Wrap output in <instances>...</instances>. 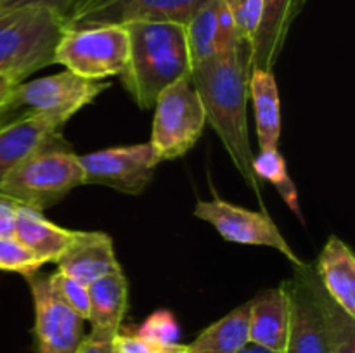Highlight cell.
I'll return each mask as SVG.
<instances>
[{
  "label": "cell",
  "instance_id": "cell-19",
  "mask_svg": "<svg viewBox=\"0 0 355 353\" xmlns=\"http://www.w3.org/2000/svg\"><path fill=\"white\" fill-rule=\"evenodd\" d=\"M319 282L338 307L355 318V256L338 235H329L315 265Z\"/></svg>",
  "mask_w": 355,
  "mask_h": 353
},
{
  "label": "cell",
  "instance_id": "cell-24",
  "mask_svg": "<svg viewBox=\"0 0 355 353\" xmlns=\"http://www.w3.org/2000/svg\"><path fill=\"white\" fill-rule=\"evenodd\" d=\"M253 173L259 180H267V182L272 183L277 192H279V196L283 197L284 203L288 204V208L304 221L297 187H295L290 172H288L286 159L277 151V147L260 151L255 156V159H253Z\"/></svg>",
  "mask_w": 355,
  "mask_h": 353
},
{
  "label": "cell",
  "instance_id": "cell-29",
  "mask_svg": "<svg viewBox=\"0 0 355 353\" xmlns=\"http://www.w3.org/2000/svg\"><path fill=\"white\" fill-rule=\"evenodd\" d=\"M137 334L159 343H179V325L170 311H156L139 327Z\"/></svg>",
  "mask_w": 355,
  "mask_h": 353
},
{
  "label": "cell",
  "instance_id": "cell-9",
  "mask_svg": "<svg viewBox=\"0 0 355 353\" xmlns=\"http://www.w3.org/2000/svg\"><path fill=\"white\" fill-rule=\"evenodd\" d=\"M208 0H82L64 19V30L166 21L186 24Z\"/></svg>",
  "mask_w": 355,
  "mask_h": 353
},
{
  "label": "cell",
  "instance_id": "cell-13",
  "mask_svg": "<svg viewBox=\"0 0 355 353\" xmlns=\"http://www.w3.org/2000/svg\"><path fill=\"white\" fill-rule=\"evenodd\" d=\"M191 64L243 45L231 12L222 0H208L186 23Z\"/></svg>",
  "mask_w": 355,
  "mask_h": 353
},
{
  "label": "cell",
  "instance_id": "cell-31",
  "mask_svg": "<svg viewBox=\"0 0 355 353\" xmlns=\"http://www.w3.org/2000/svg\"><path fill=\"white\" fill-rule=\"evenodd\" d=\"M17 203L0 194V239L14 237Z\"/></svg>",
  "mask_w": 355,
  "mask_h": 353
},
{
  "label": "cell",
  "instance_id": "cell-33",
  "mask_svg": "<svg viewBox=\"0 0 355 353\" xmlns=\"http://www.w3.org/2000/svg\"><path fill=\"white\" fill-rule=\"evenodd\" d=\"M17 85V82L14 78L7 75H0V111L6 109L7 102H9L10 96H12L14 87Z\"/></svg>",
  "mask_w": 355,
  "mask_h": 353
},
{
  "label": "cell",
  "instance_id": "cell-10",
  "mask_svg": "<svg viewBox=\"0 0 355 353\" xmlns=\"http://www.w3.org/2000/svg\"><path fill=\"white\" fill-rule=\"evenodd\" d=\"M83 170V182L106 185L118 192H144L155 176L159 158L149 142L135 145L99 149L80 156Z\"/></svg>",
  "mask_w": 355,
  "mask_h": 353
},
{
  "label": "cell",
  "instance_id": "cell-15",
  "mask_svg": "<svg viewBox=\"0 0 355 353\" xmlns=\"http://www.w3.org/2000/svg\"><path fill=\"white\" fill-rule=\"evenodd\" d=\"M55 263L58 272L85 286L121 269L114 255L113 239L106 232L80 230L78 239L62 253Z\"/></svg>",
  "mask_w": 355,
  "mask_h": 353
},
{
  "label": "cell",
  "instance_id": "cell-14",
  "mask_svg": "<svg viewBox=\"0 0 355 353\" xmlns=\"http://www.w3.org/2000/svg\"><path fill=\"white\" fill-rule=\"evenodd\" d=\"M64 114L30 113L10 121L0 130V180L10 168L33 154L68 123Z\"/></svg>",
  "mask_w": 355,
  "mask_h": 353
},
{
  "label": "cell",
  "instance_id": "cell-28",
  "mask_svg": "<svg viewBox=\"0 0 355 353\" xmlns=\"http://www.w3.org/2000/svg\"><path fill=\"white\" fill-rule=\"evenodd\" d=\"M118 353H184L182 343H159L137 332H118L113 339Z\"/></svg>",
  "mask_w": 355,
  "mask_h": 353
},
{
  "label": "cell",
  "instance_id": "cell-2",
  "mask_svg": "<svg viewBox=\"0 0 355 353\" xmlns=\"http://www.w3.org/2000/svg\"><path fill=\"white\" fill-rule=\"evenodd\" d=\"M123 26L128 33V59L120 73L121 83L141 109H151L166 87L191 76L186 24L135 21Z\"/></svg>",
  "mask_w": 355,
  "mask_h": 353
},
{
  "label": "cell",
  "instance_id": "cell-6",
  "mask_svg": "<svg viewBox=\"0 0 355 353\" xmlns=\"http://www.w3.org/2000/svg\"><path fill=\"white\" fill-rule=\"evenodd\" d=\"M128 59V33L123 24L64 30L54 48V64L87 80L120 75Z\"/></svg>",
  "mask_w": 355,
  "mask_h": 353
},
{
  "label": "cell",
  "instance_id": "cell-30",
  "mask_svg": "<svg viewBox=\"0 0 355 353\" xmlns=\"http://www.w3.org/2000/svg\"><path fill=\"white\" fill-rule=\"evenodd\" d=\"M82 0H0V12L19 9H42L58 14L62 21L71 14Z\"/></svg>",
  "mask_w": 355,
  "mask_h": 353
},
{
  "label": "cell",
  "instance_id": "cell-3",
  "mask_svg": "<svg viewBox=\"0 0 355 353\" xmlns=\"http://www.w3.org/2000/svg\"><path fill=\"white\" fill-rule=\"evenodd\" d=\"M83 183L80 156L59 132L2 176L0 194L21 206L44 211Z\"/></svg>",
  "mask_w": 355,
  "mask_h": 353
},
{
  "label": "cell",
  "instance_id": "cell-8",
  "mask_svg": "<svg viewBox=\"0 0 355 353\" xmlns=\"http://www.w3.org/2000/svg\"><path fill=\"white\" fill-rule=\"evenodd\" d=\"M110 87V82L87 80L64 69L45 78L17 83L7 106L17 111L64 114L71 118Z\"/></svg>",
  "mask_w": 355,
  "mask_h": 353
},
{
  "label": "cell",
  "instance_id": "cell-12",
  "mask_svg": "<svg viewBox=\"0 0 355 353\" xmlns=\"http://www.w3.org/2000/svg\"><path fill=\"white\" fill-rule=\"evenodd\" d=\"M283 284L290 301V329L283 353H328L324 318L300 270L295 266V275Z\"/></svg>",
  "mask_w": 355,
  "mask_h": 353
},
{
  "label": "cell",
  "instance_id": "cell-17",
  "mask_svg": "<svg viewBox=\"0 0 355 353\" xmlns=\"http://www.w3.org/2000/svg\"><path fill=\"white\" fill-rule=\"evenodd\" d=\"M89 320L92 324L89 336L113 341L121 331V322L128 308V280L123 270H114L89 284Z\"/></svg>",
  "mask_w": 355,
  "mask_h": 353
},
{
  "label": "cell",
  "instance_id": "cell-1",
  "mask_svg": "<svg viewBox=\"0 0 355 353\" xmlns=\"http://www.w3.org/2000/svg\"><path fill=\"white\" fill-rule=\"evenodd\" d=\"M250 75L252 54L245 45L201 61L191 69V82L203 102L207 123L217 132L231 163L236 166L250 189L262 199V185L253 173V154L248 135Z\"/></svg>",
  "mask_w": 355,
  "mask_h": 353
},
{
  "label": "cell",
  "instance_id": "cell-23",
  "mask_svg": "<svg viewBox=\"0 0 355 353\" xmlns=\"http://www.w3.org/2000/svg\"><path fill=\"white\" fill-rule=\"evenodd\" d=\"M297 269L304 275L305 282L309 284L319 308H321L326 338H328V353H355V318L350 317L342 307H338L331 300L311 265L305 263Z\"/></svg>",
  "mask_w": 355,
  "mask_h": 353
},
{
  "label": "cell",
  "instance_id": "cell-5",
  "mask_svg": "<svg viewBox=\"0 0 355 353\" xmlns=\"http://www.w3.org/2000/svg\"><path fill=\"white\" fill-rule=\"evenodd\" d=\"M155 120L149 144L159 161H170L187 154L207 125L203 102L191 76L166 87L155 102Z\"/></svg>",
  "mask_w": 355,
  "mask_h": 353
},
{
  "label": "cell",
  "instance_id": "cell-16",
  "mask_svg": "<svg viewBox=\"0 0 355 353\" xmlns=\"http://www.w3.org/2000/svg\"><path fill=\"white\" fill-rule=\"evenodd\" d=\"M290 329V301L284 284L260 291L250 301V343L283 353Z\"/></svg>",
  "mask_w": 355,
  "mask_h": 353
},
{
  "label": "cell",
  "instance_id": "cell-25",
  "mask_svg": "<svg viewBox=\"0 0 355 353\" xmlns=\"http://www.w3.org/2000/svg\"><path fill=\"white\" fill-rule=\"evenodd\" d=\"M222 2L225 3L234 19L239 40L252 54L257 31H259L260 21H262L263 0H222Z\"/></svg>",
  "mask_w": 355,
  "mask_h": 353
},
{
  "label": "cell",
  "instance_id": "cell-22",
  "mask_svg": "<svg viewBox=\"0 0 355 353\" xmlns=\"http://www.w3.org/2000/svg\"><path fill=\"white\" fill-rule=\"evenodd\" d=\"M250 301L239 305L227 315L218 318L196 339L186 345L184 353H238L250 343L248 336Z\"/></svg>",
  "mask_w": 355,
  "mask_h": 353
},
{
  "label": "cell",
  "instance_id": "cell-4",
  "mask_svg": "<svg viewBox=\"0 0 355 353\" xmlns=\"http://www.w3.org/2000/svg\"><path fill=\"white\" fill-rule=\"evenodd\" d=\"M64 31L58 14L42 9L0 12V75L21 83L54 64V48Z\"/></svg>",
  "mask_w": 355,
  "mask_h": 353
},
{
  "label": "cell",
  "instance_id": "cell-11",
  "mask_svg": "<svg viewBox=\"0 0 355 353\" xmlns=\"http://www.w3.org/2000/svg\"><path fill=\"white\" fill-rule=\"evenodd\" d=\"M30 286L35 310L37 353H75L83 336V318L62 301L40 270L24 277Z\"/></svg>",
  "mask_w": 355,
  "mask_h": 353
},
{
  "label": "cell",
  "instance_id": "cell-20",
  "mask_svg": "<svg viewBox=\"0 0 355 353\" xmlns=\"http://www.w3.org/2000/svg\"><path fill=\"white\" fill-rule=\"evenodd\" d=\"M78 235L80 230L59 227L47 220L42 211L17 204L14 237L40 256L45 263L58 262Z\"/></svg>",
  "mask_w": 355,
  "mask_h": 353
},
{
  "label": "cell",
  "instance_id": "cell-18",
  "mask_svg": "<svg viewBox=\"0 0 355 353\" xmlns=\"http://www.w3.org/2000/svg\"><path fill=\"white\" fill-rule=\"evenodd\" d=\"M304 6L305 0H263L262 21L252 48V71L274 68Z\"/></svg>",
  "mask_w": 355,
  "mask_h": 353
},
{
  "label": "cell",
  "instance_id": "cell-32",
  "mask_svg": "<svg viewBox=\"0 0 355 353\" xmlns=\"http://www.w3.org/2000/svg\"><path fill=\"white\" fill-rule=\"evenodd\" d=\"M75 353H118L113 341L107 339H96L92 336H85L76 348Z\"/></svg>",
  "mask_w": 355,
  "mask_h": 353
},
{
  "label": "cell",
  "instance_id": "cell-26",
  "mask_svg": "<svg viewBox=\"0 0 355 353\" xmlns=\"http://www.w3.org/2000/svg\"><path fill=\"white\" fill-rule=\"evenodd\" d=\"M45 265L44 260L16 237L0 239V270L21 273L23 277L38 272Z\"/></svg>",
  "mask_w": 355,
  "mask_h": 353
},
{
  "label": "cell",
  "instance_id": "cell-27",
  "mask_svg": "<svg viewBox=\"0 0 355 353\" xmlns=\"http://www.w3.org/2000/svg\"><path fill=\"white\" fill-rule=\"evenodd\" d=\"M51 284L54 286L55 293L62 298L66 305L71 310H75L83 320H89L90 314V300H89V286L64 275L61 272L51 273Z\"/></svg>",
  "mask_w": 355,
  "mask_h": 353
},
{
  "label": "cell",
  "instance_id": "cell-35",
  "mask_svg": "<svg viewBox=\"0 0 355 353\" xmlns=\"http://www.w3.org/2000/svg\"><path fill=\"white\" fill-rule=\"evenodd\" d=\"M238 353H276V352H270V350L262 348V346H257V345H253V343H248V345H246L245 348Z\"/></svg>",
  "mask_w": 355,
  "mask_h": 353
},
{
  "label": "cell",
  "instance_id": "cell-21",
  "mask_svg": "<svg viewBox=\"0 0 355 353\" xmlns=\"http://www.w3.org/2000/svg\"><path fill=\"white\" fill-rule=\"evenodd\" d=\"M250 97L255 111L260 151L276 149L281 137V102L272 69H253L250 75Z\"/></svg>",
  "mask_w": 355,
  "mask_h": 353
},
{
  "label": "cell",
  "instance_id": "cell-34",
  "mask_svg": "<svg viewBox=\"0 0 355 353\" xmlns=\"http://www.w3.org/2000/svg\"><path fill=\"white\" fill-rule=\"evenodd\" d=\"M9 104V102H7ZM24 113V111H23ZM23 113H19V111L17 109H10L9 106H6V109H2L0 111V130H2L3 127H7V125L10 123V121H14L16 120L17 116H21V114Z\"/></svg>",
  "mask_w": 355,
  "mask_h": 353
},
{
  "label": "cell",
  "instance_id": "cell-7",
  "mask_svg": "<svg viewBox=\"0 0 355 353\" xmlns=\"http://www.w3.org/2000/svg\"><path fill=\"white\" fill-rule=\"evenodd\" d=\"M194 217L210 224L225 241L234 244L272 248L286 256L293 266L305 265L266 211L246 210L215 194L210 201H198Z\"/></svg>",
  "mask_w": 355,
  "mask_h": 353
}]
</instances>
